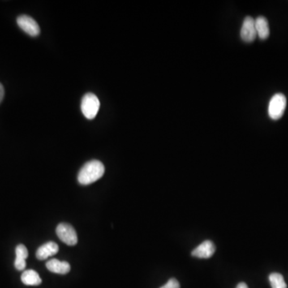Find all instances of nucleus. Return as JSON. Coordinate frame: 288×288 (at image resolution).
I'll return each instance as SVG.
<instances>
[{
    "mask_svg": "<svg viewBox=\"0 0 288 288\" xmlns=\"http://www.w3.org/2000/svg\"><path fill=\"white\" fill-rule=\"evenodd\" d=\"M58 251V246L55 242H48L40 246L36 251V258L40 260H45L51 256L57 254Z\"/></svg>",
    "mask_w": 288,
    "mask_h": 288,
    "instance_id": "8",
    "label": "nucleus"
},
{
    "mask_svg": "<svg viewBox=\"0 0 288 288\" xmlns=\"http://www.w3.org/2000/svg\"><path fill=\"white\" fill-rule=\"evenodd\" d=\"M21 280L27 286H38L41 284L42 280L39 274L34 270H27L21 276Z\"/></svg>",
    "mask_w": 288,
    "mask_h": 288,
    "instance_id": "12",
    "label": "nucleus"
},
{
    "mask_svg": "<svg viewBox=\"0 0 288 288\" xmlns=\"http://www.w3.org/2000/svg\"><path fill=\"white\" fill-rule=\"evenodd\" d=\"M5 91L4 87L2 86V83H0V103L2 101L4 98Z\"/></svg>",
    "mask_w": 288,
    "mask_h": 288,
    "instance_id": "15",
    "label": "nucleus"
},
{
    "mask_svg": "<svg viewBox=\"0 0 288 288\" xmlns=\"http://www.w3.org/2000/svg\"><path fill=\"white\" fill-rule=\"evenodd\" d=\"M215 251H216V247L212 241L206 240L201 244L199 245L191 252V255L194 257L199 258V259H208L212 257Z\"/></svg>",
    "mask_w": 288,
    "mask_h": 288,
    "instance_id": "7",
    "label": "nucleus"
},
{
    "mask_svg": "<svg viewBox=\"0 0 288 288\" xmlns=\"http://www.w3.org/2000/svg\"><path fill=\"white\" fill-rule=\"evenodd\" d=\"M287 107V99L284 94L277 93L270 100L268 115L273 120H278L284 115Z\"/></svg>",
    "mask_w": 288,
    "mask_h": 288,
    "instance_id": "3",
    "label": "nucleus"
},
{
    "mask_svg": "<svg viewBox=\"0 0 288 288\" xmlns=\"http://www.w3.org/2000/svg\"><path fill=\"white\" fill-rule=\"evenodd\" d=\"M46 267L51 272L59 275H66L71 271V266L67 262L60 261L56 259L47 262Z\"/></svg>",
    "mask_w": 288,
    "mask_h": 288,
    "instance_id": "9",
    "label": "nucleus"
},
{
    "mask_svg": "<svg viewBox=\"0 0 288 288\" xmlns=\"http://www.w3.org/2000/svg\"><path fill=\"white\" fill-rule=\"evenodd\" d=\"M240 37L245 43H252L257 37L255 29V19L251 16H247L243 20L241 27Z\"/></svg>",
    "mask_w": 288,
    "mask_h": 288,
    "instance_id": "6",
    "label": "nucleus"
},
{
    "mask_svg": "<svg viewBox=\"0 0 288 288\" xmlns=\"http://www.w3.org/2000/svg\"><path fill=\"white\" fill-rule=\"evenodd\" d=\"M16 259L15 261V267L19 271H23L26 268V259L28 256V251L27 247L23 244L18 245L15 249Z\"/></svg>",
    "mask_w": 288,
    "mask_h": 288,
    "instance_id": "11",
    "label": "nucleus"
},
{
    "mask_svg": "<svg viewBox=\"0 0 288 288\" xmlns=\"http://www.w3.org/2000/svg\"><path fill=\"white\" fill-rule=\"evenodd\" d=\"M105 168L99 160H91L83 165L78 174V181L82 185H89L104 175Z\"/></svg>",
    "mask_w": 288,
    "mask_h": 288,
    "instance_id": "1",
    "label": "nucleus"
},
{
    "mask_svg": "<svg viewBox=\"0 0 288 288\" xmlns=\"http://www.w3.org/2000/svg\"><path fill=\"white\" fill-rule=\"evenodd\" d=\"M100 102L93 93H87L81 102V111L83 115L88 119H93L100 111Z\"/></svg>",
    "mask_w": 288,
    "mask_h": 288,
    "instance_id": "2",
    "label": "nucleus"
},
{
    "mask_svg": "<svg viewBox=\"0 0 288 288\" xmlns=\"http://www.w3.org/2000/svg\"><path fill=\"white\" fill-rule=\"evenodd\" d=\"M236 288H248V287L245 283H240L237 285Z\"/></svg>",
    "mask_w": 288,
    "mask_h": 288,
    "instance_id": "16",
    "label": "nucleus"
},
{
    "mask_svg": "<svg viewBox=\"0 0 288 288\" xmlns=\"http://www.w3.org/2000/svg\"><path fill=\"white\" fill-rule=\"evenodd\" d=\"M270 284L272 288H287V284L284 281L282 275L272 273L269 276Z\"/></svg>",
    "mask_w": 288,
    "mask_h": 288,
    "instance_id": "13",
    "label": "nucleus"
},
{
    "mask_svg": "<svg viewBox=\"0 0 288 288\" xmlns=\"http://www.w3.org/2000/svg\"><path fill=\"white\" fill-rule=\"evenodd\" d=\"M17 24L24 32L31 36H37L40 35V28L33 18L28 15H20L17 18Z\"/></svg>",
    "mask_w": 288,
    "mask_h": 288,
    "instance_id": "5",
    "label": "nucleus"
},
{
    "mask_svg": "<svg viewBox=\"0 0 288 288\" xmlns=\"http://www.w3.org/2000/svg\"><path fill=\"white\" fill-rule=\"evenodd\" d=\"M56 234L62 242L68 246H75L78 243V237L75 228L71 224L61 223L56 228Z\"/></svg>",
    "mask_w": 288,
    "mask_h": 288,
    "instance_id": "4",
    "label": "nucleus"
},
{
    "mask_svg": "<svg viewBox=\"0 0 288 288\" xmlns=\"http://www.w3.org/2000/svg\"><path fill=\"white\" fill-rule=\"evenodd\" d=\"M255 23L258 37L262 40H267L270 36V27L268 19L264 16H259L255 19Z\"/></svg>",
    "mask_w": 288,
    "mask_h": 288,
    "instance_id": "10",
    "label": "nucleus"
},
{
    "mask_svg": "<svg viewBox=\"0 0 288 288\" xmlns=\"http://www.w3.org/2000/svg\"><path fill=\"white\" fill-rule=\"evenodd\" d=\"M160 288H180V285H179L178 280L173 278L169 280L166 284H164V286Z\"/></svg>",
    "mask_w": 288,
    "mask_h": 288,
    "instance_id": "14",
    "label": "nucleus"
}]
</instances>
